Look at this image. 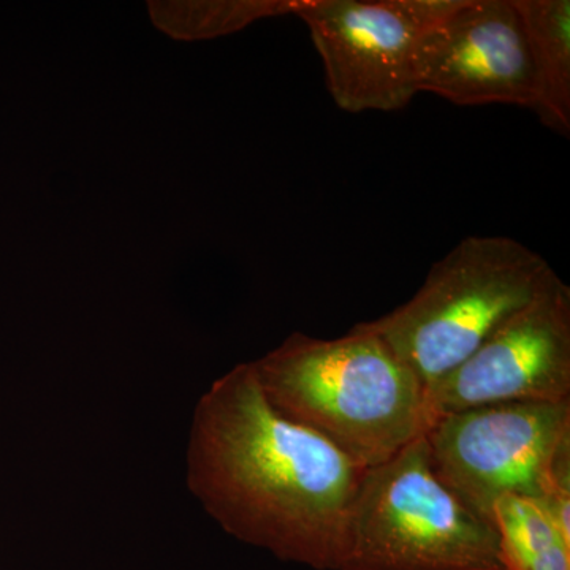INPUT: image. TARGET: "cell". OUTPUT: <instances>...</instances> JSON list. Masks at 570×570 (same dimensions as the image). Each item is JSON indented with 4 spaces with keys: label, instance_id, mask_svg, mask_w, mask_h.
<instances>
[{
    "label": "cell",
    "instance_id": "1",
    "mask_svg": "<svg viewBox=\"0 0 570 570\" xmlns=\"http://www.w3.org/2000/svg\"><path fill=\"white\" fill-rule=\"evenodd\" d=\"M366 469L283 417L250 362L194 409L187 489L228 534L316 570H340L348 510Z\"/></svg>",
    "mask_w": 570,
    "mask_h": 570
},
{
    "label": "cell",
    "instance_id": "2",
    "mask_svg": "<svg viewBox=\"0 0 570 570\" xmlns=\"http://www.w3.org/2000/svg\"><path fill=\"white\" fill-rule=\"evenodd\" d=\"M250 365L276 412L363 469L393 459L430 428L425 389L362 324L336 340L292 333Z\"/></svg>",
    "mask_w": 570,
    "mask_h": 570
},
{
    "label": "cell",
    "instance_id": "3",
    "mask_svg": "<svg viewBox=\"0 0 570 570\" xmlns=\"http://www.w3.org/2000/svg\"><path fill=\"white\" fill-rule=\"evenodd\" d=\"M554 275L542 255L517 239L468 236L433 265L407 303L362 326L426 390L530 305Z\"/></svg>",
    "mask_w": 570,
    "mask_h": 570
},
{
    "label": "cell",
    "instance_id": "4",
    "mask_svg": "<svg viewBox=\"0 0 570 570\" xmlns=\"http://www.w3.org/2000/svg\"><path fill=\"white\" fill-rule=\"evenodd\" d=\"M340 570H505L498 532L431 466L425 436L366 469Z\"/></svg>",
    "mask_w": 570,
    "mask_h": 570
},
{
    "label": "cell",
    "instance_id": "5",
    "mask_svg": "<svg viewBox=\"0 0 570 570\" xmlns=\"http://www.w3.org/2000/svg\"><path fill=\"white\" fill-rule=\"evenodd\" d=\"M425 441L438 478L491 524L493 505L505 494L570 497V401H520L441 415Z\"/></svg>",
    "mask_w": 570,
    "mask_h": 570
},
{
    "label": "cell",
    "instance_id": "6",
    "mask_svg": "<svg viewBox=\"0 0 570 570\" xmlns=\"http://www.w3.org/2000/svg\"><path fill=\"white\" fill-rule=\"evenodd\" d=\"M460 0H305L296 17L309 29L326 86L341 110L396 111L415 94L423 33Z\"/></svg>",
    "mask_w": 570,
    "mask_h": 570
},
{
    "label": "cell",
    "instance_id": "7",
    "mask_svg": "<svg viewBox=\"0 0 570 570\" xmlns=\"http://www.w3.org/2000/svg\"><path fill=\"white\" fill-rule=\"evenodd\" d=\"M428 414L570 401V287L560 276L468 360L425 390ZM431 425V423H430Z\"/></svg>",
    "mask_w": 570,
    "mask_h": 570
},
{
    "label": "cell",
    "instance_id": "8",
    "mask_svg": "<svg viewBox=\"0 0 570 570\" xmlns=\"http://www.w3.org/2000/svg\"><path fill=\"white\" fill-rule=\"evenodd\" d=\"M419 92L464 107L508 104L534 108V69L527 26L515 0H460L420 39Z\"/></svg>",
    "mask_w": 570,
    "mask_h": 570
},
{
    "label": "cell",
    "instance_id": "9",
    "mask_svg": "<svg viewBox=\"0 0 570 570\" xmlns=\"http://www.w3.org/2000/svg\"><path fill=\"white\" fill-rule=\"evenodd\" d=\"M527 26L535 104L540 121L568 137L570 132V2L515 0Z\"/></svg>",
    "mask_w": 570,
    "mask_h": 570
},
{
    "label": "cell",
    "instance_id": "10",
    "mask_svg": "<svg viewBox=\"0 0 570 570\" xmlns=\"http://www.w3.org/2000/svg\"><path fill=\"white\" fill-rule=\"evenodd\" d=\"M493 524L505 570H570V539L558 530L539 499L499 498Z\"/></svg>",
    "mask_w": 570,
    "mask_h": 570
},
{
    "label": "cell",
    "instance_id": "11",
    "mask_svg": "<svg viewBox=\"0 0 570 570\" xmlns=\"http://www.w3.org/2000/svg\"><path fill=\"white\" fill-rule=\"evenodd\" d=\"M305 0H239V2H151L154 24L183 40L213 39L264 18L296 14Z\"/></svg>",
    "mask_w": 570,
    "mask_h": 570
}]
</instances>
